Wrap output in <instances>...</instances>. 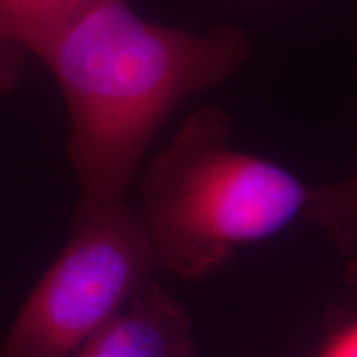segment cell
<instances>
[{"label": "cell", "mask_w": 357, "mask_h": 357, "mask_svg": "<svg viewBox=\"0 0 357 357\" xmlns=\"http://www.w3.org/2000/svg\"><path fill=\"white\" fill-rule=\"evenodd\" d=\"M248 52L238 26L191 32L143 18L128 0H91L56 28L32 56L68 107L76 206L123 201L167 119L234 76Z\"/></svg>", "instance_id": "6da1fadb"}, {"label": "cell", "mask_w": 357, "mask_h": 357, "mask_svg": "<svg viewBox=\"0 0 357 357\" xmlns=\"http://www.w3.org/2000/svg\"><path fill=\"white\" fill-rule=\"evenodd\" d=\"M230 131L227 112L201 107L145 169L135 211L157 270L201 280L238 248L266 241L306 215L314 187L234 147Z\"/></svg>", "instance_id": "7a4b0ae2"}, {"label": "cell", "mask_w": 357, "mask_h": 357, "mask_svg": "<svg viewBox=\"0 0 357 357\" xmlns=\"http://www.w3.org/2000/svg\"><path fill=\"white\" fill-rule=\"evenodd\" d=\"M155 270L149 238L128 199L76 206L68 243L0 342V357L77 354Z\"/></svg>", "instance_id": "3957f363"}, {"label": "cell", "mask_w": 357, "mask_h": 357, "mask_svg": "<svg viewBox=\"0 0 357 357\" xmlns=\"http://www.w3.org/2000/svg\"><path fill=\"white\" fill-rule=\"evenodd\" d=\"M76 357H199L189 312L159 282H147Z\"/></svg>", "instance_id": "277c9868"}, {"label": "cell", "mask_w": 357, "mask_h": 357, "mask_svg": "<svg viewBox=\"0 0 357 357\" xmlns=\"http://www.w3.org/2000/svg\"><path fill=\"white\" fill-rule=\"evenodd\" d=\"M88 2L91 0H0V38L32 54Z\"/></svg>", "instance_id": "5b68a950"}, {"label": "cell", "mask_w": 357, "mask_h": 357, "mask_svg": "<svg viewBox=\"0 0 357 357\" xmlns=\"http://www.w3.org/2000/svg\"><path fill=\"white\" fill-rule=\"evenodd\" d=\"M304 217L344 252L357 255V171L340 183L314 187Z\"/></svg>", "instance_id": "8992f818"}, {"label": "cell", "mask_w": 357, "mask_h": 357, "mask_svg": "<svg viewBox=\"0 0 357 357\" xmlns=\"http://www.w3.org/2000/svg\"><path fill=\"white\" fill-rule=\"evenodd\" d=\"M28 52L10 40L0 38V98L16 89L24 76Z\"/></svg>", "instance_id": "52a82bcc"}, {"label": "cell", "mask_w": 357, "mask_h": 357, "mask_svg": "<svg viewBox=\"0 0 357 357\" xmlns=\"http://www.w3.org/2000/svg\"><path fill=\"white\" fill-rule=\"evenodd\" d=\"M314 357H357V321L335 333Z\"/></svg>", "instance_id": "ba28073f"}]
</instances>
